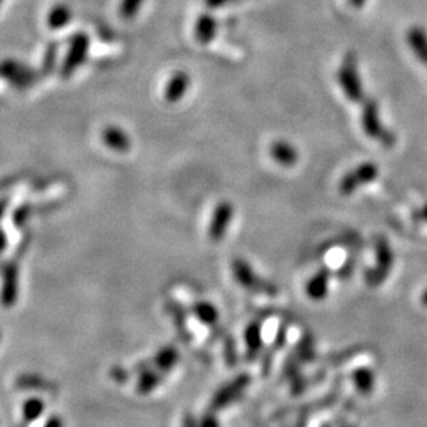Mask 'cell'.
Segmentation results:
<instances>
[{"instance_id":"5","label":"cell","mask_w":427,"mask_h":427,"mask_svg":"<svg viewBox=\"0 0 427 427\" xmlns=\"http://www.w3.org/2000/svg\"><path fill=\"white\" fill-rule=\"evenodd\" d=\"M380 173L379 166L373 161H365L354 170L342 175L339 182V192L342 196H352L361 187L375 182Z\"/></svg>"},{"instance_id":"13","label":"cell","mask_w":427,"mask_h":427,"mask_svg":"<svg viewBox=\"0 0 427 427\" xmlns=\"http://www.w3.org/2000/svg\"><path fill=\"white\" fill-rule=\"evenodd\" d=\"M332 272L328 266H322L308 282L305 286L307 296L314 301H322L328 296L329 282Z\"/></svg>"},{"instance_id":"3","label":"cell","mask_w":427,"mask_h":427,"mask_svg":"<svg viewBox=\"0 0 427 427\" xmlns=\"http://www.w3.org/2000/svg\"><path fill=\"white\" fill-rule=\"evenodd\" d=\"M375 265L365 272V282L371 287H378L385 283L395 262L392 247L383 235L375 237Z\"/></svg>"},{"instance_id":"1","label":"cell","mask_w":427,"mask_h":427,"mask_svg":"<svg viewBox=\"0 0 427 427\" xmlns=\"http://www.w3.org/2000/svg\"><path fill=\"white\" fill-rule=\"evenodd\" d=\"M362 129L368 137L379 142L385 149H392L397 143V135L385 127L380 118V107L375 97H366L362 101L361 113Z\"/></svg>"},{"instance_id":"19","label":"cell","mask_w":427,"mask_h":427,"mask_svg":"<svg viewBox=\"0 0 427 427\" xmlns=\"http://www.w3.org/2000/svg\"><path fill=\"white\" fill-rule=\"evenodd\" d=\"M245 342L247 348V359L254 361L258 352L262 348V336H261V323L252 322L245 332Z\"/></svg>"},{"instance_id":"20","label":"cell","mask_w":427,"mask_h":427,"mask_svg":"<svg viewBox=\"0 0 427 427\" xmlns=\"http://www.w3.org/2000/svg\"><path fill=\"white\" fill-rule=\"evenodd\" d=\"M192 314L203 325H207V326H215L218 322V318H219L216 307L209 301H196L192 305Z\"/></svg>"},{"instance_id":"34","label":"cell","mask_w":427,"mask_h":427,"mask_svg":"<svg viewBox=\"0 0 427 427\" xmlns=\"http://www.w3.org/2000/svg\"><path fill=\"white\" fill-rule=\"evenodd\" d=\"M225 358H226V361L230 364V365H233L235 364V361H236V351H235V345H233V342H229L226 344V349H225Z\"/></svg>"},{"instance_id":"22","label":"cell","mask_w":427,"mask_h":427,"mask_svg":"<svg viewBox=\"0 0 427 427\" xmlns=\"http://www.w3.org/2000/svg\"><path fill=\"white\" fill-rule=\"evenodd\" d=\"M161 380H163L161 373H159L156 371H151V369H144L143 373L140 375L137 385H136L137 392L139 394H149L161 383Z\"/></svg>"},{"instance_id":"23","label":"cell","mask_w":427,"mask_h":427,"mask_svg":"<svg viewBox=\"0 0 427 427\" xmlns=\"http://www.w3.org/2000/svg\"><path fill=\"white\" fill-rule=\"evenodd\" d=\"M166 309L171 315V318L173 319V322H175V325H176L180 336L189 335L187 329H186V312H185V309L178 302H175V301H168L167 305H166Z\"/></svg>"},{"instance_id":"21","label":"cell","mask_w":427,"mask_h":427,"mask_svg":"<svg viewBox=\"0 0 427 427\" xmlns=\"http://www.w3.org/2000/svg\"><path fill=\"white\" fill-rule=\"evenodd\" d=\"M179 361V352L175 347H163L154 357V364L160 372H170Z\"/></svg>"},{"instance_id":"4","label":"cell","mask_w":427,"mask_h":427,"mask_svg":"<svg viewBox=\"0 0 427 427\" xmlns=\"http://www.w3.org/2000/svg\"><path fill=\"white\" fill-rule=\"evenodd\" d=\"M232 273L235 280L243 289L252 293L265 295L271 297H275L278 295V287L272 282H268L266 279L256 275L253 266L245 258H235L232 261Z\"/></svg>"},{"instance_id":"7","label":"cell","mask_w":427,"mask_h":427,"mask_svg":"<svg viewBox=\"0 0 427 427\" xmlns=\"http://www.w3.org/2000/svg\"><path fill=\"white\" fill-rule=\"evenodd\" d=\"M0 78L17 89H27L38 81V73L16 60L7 58L0 61Z\"/></svg>"},{"instance_id":"45","label":"cell","mask_w":427,"mask_h":427,"mask_svg":"<svg viewBox=\"0 0 427 427\" xmlns=\"http://www.w3.org/2000/svg\"><path fill=\"white\" fill-rule=\"evenodd\" d=\"M348 427H352V426H348Z\"/></svg>"},{"instance_id":"44","label":"cell","mask_w":427,"mask_h":427,"mask_svg":"<svg viewBox=\"0 0 427 427\" xmlns=\"http://www.w3.org/2000/svg\"><path fill=\"white\" fill-rule=\"evenodd\" d=\"M1 3H3V0H0V6H1Z\"/></svg>"},{"instance_id":"39","label":"cell","mask_w":427,"mask_h":427,"mask_svg":"<svg viewBox=\"0 0 427 427\" xmlns=\"http://www.w3.org/2000/svg\"><path fill=\"white\" fill-rule=\"evenodd\" d=\"M6 247H7V236H6V233L0 229V254L6 250Z\"/></svg>"},{"instance_id":"27","label":"cell","mask_w":427,"mask_h":427,"mask_svg":"<svg viewBox=\"0 0 427 427\" xmlns=\"http://www.w3.org/2000/svg\"><path fill=\"white\" fill-rule=\"evenodd\" d=\"M16 385L18 388H23V390H46L49 387L47 382L43 378L38 375H30V373L21 375L17 379Z\"/></svg>"},{"instance_id":"17","label":"cell","mask_w":427,"mask_h":427,"mask_svg":"<svg viewBox=\"0 0 427 427\" xmlns=\"http://www.w3.org/2000/svg\"><path fill=\"white\" fill-rule=\"evenodd\" d=\"M352 382L355 385V388L359 394L362 395H371L373 388H375V372L371 368H358L352 372Z\"/></svg>"},{"instance_id":"16","label":"cell","mask_w":427,"mask_h":427,"mask_svg":"<svg viewBox=\"0 0 427 427\" xmlns=\"http://www.w3.org/2000/svg\"><path fill=\"white\" fill-rule=\"evenodd\" d=\"M407 41L414 51V54L418 57L419 61H422L427 66V32L421 27H412L407 34Z\"/></svg>"},{"instance_id":"37","label":"cell","mask_w":427,"mask_h":427,"mask_svg":"<svg viewBox=\"0 0 427 427\" xmlns=\"http://www.w3.org/2000/svg\"><path fill=\"white\" fill-rule=\"evenodd\" d=\"M182 427H199V422L196 421V418L190 414H186L182 422Z\"/></svg>"},{"instance_id":"26","label":"cell","mask_w":427,"mask_h":427,"mask_svg":"<svg viewBox=\"0 0 427 427\" xmlns=\"http://www.w3.org/2000/svg\"><path fill=\"white\" fill-rule=\"evenodd\" d=\"M57 56H58V44L56 42L49 43L44 51L42 61L43 75H50L57 66Z\"/></svg>"},{"instance_id":"31","label":"cell","mask_w":427,"mask_h":427,"mask_svg":"<svg viewBox=\"0 0 427 427\" xmlns=\"http://www.w3.org/2000/svg\"><path fill=\"white\" fill-rule=\"evenodd\" d=\"M305 387H307V379H305V378H302V376L297 375L296 378L292 379V392H293L295 395L301 394V392L305 390Z\"/></svg>"},{"instance_id":"18","label":"cell","mask_w":427,"mask_h":427,"mask_svg":"<svg viewBox=\"0 0 427 427\" xmlns=\"http://www.w3.org/2000/svg\"><path fill=\"white\" fill-rule=\"evenodd\" d=\"M73 18V11L67 4H56L47 14V27L50 30H61L68 25Z\"/></svg>"},{"instance_id":"33","label":"cell","mask_w":427,"mask_h":427,"mask_svg":"<svg viewBox=\"0 0 427 427\" xmlns=\"http://www.w3.org/2000/svg\"><path fill=\"white\" fill-rule=\"evenodd\" d=\"M286 326H280L279 328V330H278V335H276V338H275V342H273V345H275V348H280V347H283L285 345V342H286Z\"/></svg>"},{"instance_id":"11","label":"cell","mask_w":427,"mask_h":427,"mask_svg":"<svg viewBox=\"0 0 427 427\" xmlns=\"http://www.w3.org/2000/svg\"><path fill=\"white\" fill-rule=\"evenodd\" d=\"M269 154L275 163L282 167L290 168L297 166L299 161V149L285 139H278L271 143Z\"/></svg>"},{"instance_id":"30","label":"cell","mask_w":427,"mask_h":427,"mask_svg":"<svg viewBox=\"0 0 427 427\" xmlns=\"http://www.w3.org/2000/svg\"><path fill=\"white\" fill-rule=\"evenodd\" d=\"M199 427H219V421L215 415V411L210 409L209 412H206L199 421Z\"/></svg>"},{"instance_id":"10","label":"cell","mask_w":427,"mask_h":427,"mask_svg":"<svg viewBox=\"0 0 427 427\" xmlns=\"http://www.w3.org/2000/svg\"><path fill=\"white\" fill-rule=\"evenodd\" d=\"M18 299V265L7 262L1 271L0 304L4 308H11Z\"/></svg>"},{"instance_id":"40","label":"cell","mask_w":427,"mask_h":427,"mask_svg":"<svg viewBox=\"0 0 427 427\" xmlns=\"http://www.w3.org/2000/svg\"><path fill=\"white\" fill-rule=\"evenodd\" d=\"M7 207H8V200L7 199H1L0 200V219L3 218V215L7 211Z\"/></svg>"},{"instance_id":"24","label":"cell","mask_w":427,"mask_h":427,"mask_svg":"<svg viewBox=\"0 0 427 427\" xmlns=\"http://www.w3.org/2000/svg\"><path fill=\"white\" fill-rule=\"evenodd\" d=\"M299 362H311L315 358V349H314V339L311 336H304L299 344L296 345V349L292 352Z\"/></svg>"},{"instance_id":"15","label":"cell","mask_w":427,"mask_h":427,"mask_svg":"<svg viewBox=\"0 0 427 427\" xmlns=\"http://www.w3.org/2000/svg\"><path fill=\"white\" fill-rule=\"evenodd\" d=\"M218 32V21L213 14L204 13L202 14L194 25V38L202 44H209L213 42Z\"/></svg>"},{"instance_id":"43","label":"cell","mask_w":427,"mask_h":427,"mask_svg":"<svg viewBox=\"0 0 427 427\" xmlns=\"http://www.w3.org/2000/svg\"><path fill=\"white\" fill-rule=\"evenodd\" d=\"M232 1H233V3H236V1H239V0H232Z\"/></svg>"},{"instance_id":"12","label":"cell","mask_w":427,"mask_h":427,"mask_svg":"<svg viewBox=\"0 0 427 427\" xmlns=\"http://www.w3.org/2000/svg\"><path fill=\"white\" fill-rule=\"evenodd\" d=\"M190 85H192V77L187 71L185 70L175 71L166 85L164 90L166 100L172 104L180 101L186 96Z\"/></svg>"},{"instance_id":"36","label":"cell","mask_w":427,"mask_h":427,"mask_svg":"<svg viewBox=\"0 0 427 427\" xmlns=\"http://www.w3.org/2000/svg\"><path fill=\"white\" fill-rule=\"evenodd\" d=\"M233 3L232 0H204V4L210 8H219V7H223V6H228Z\"/></svg>"},{"instance_id":"2","label":"cell","mask_w":427,"mask_h":427,"mask_svg":"<svg viewBox=\"0 0 427 427\" xmlns=\"http://www.w3.org/2000/svg\"><path fill=\"white\" fill-rule=\"evenodd\" d=\"M338 84L342 87L344 96L357 104H362L366 99L362 78L358 67V57L354 51H347L342 57V64L336 74Z\"/></svg>"},{"instance_id":"6","label":"cell","mask_w":427,"mask_h":427,"mask_svg":"<svg viewBox=\"0 0 427 427\" xmlns=\"http://www.w3.org/2000/svg\"><path fill=\"white\" fill-rule=\"evenodd\" d=\"M89 47H90V41L85 32H77L75 35H73V38L70 39L68 51L60 68L63 78L71 77L85 63Z\"/></svg>"},{"instance_id":"29","label":"cell","mask_w":427,"mask_h":427,"mask_svg":"<svg viewBox=\"0 0 427 427\" xmlns=\"http://www.w3.org/2000/svg\"><path fill=\"white\" fill-rule=\"evenodd\" d=\"M31 215H32V207L30 204H23V206L17 207L16 211L13 213L14 226H17V228L24 226L28 222V219L31 218Z\"/></svg>"},{"instance_id":"41","label":"cell","mask_w":427,"mask_h":427,"mask_svg":"<svg viewBox=\"0 0 427 427\" xmlns=\"http://www.w3.org/2000/svg\"><path fill=\"white\" fill-rule=\"evenodd\" d=\"M349 1V4L352 6V7H355V8H361L364 4H365V1L366 0H348Z\"/></svg>"},{"instance_id":"9","label":"cell","mask_w":427,"mask_h":427,"mask_svg":"<svg viewBox=\"0 0 427 427\" xmlns=\"http://www.w3.org/2000/svg\"><path fill=\"white\" fill-rule=\"evenodd\" d=\"M250 383H252L250 375L240 373L232 382H229L228 385H222L214 394L211 404H210V409L216 412L219 409H223L225 407H229L230 404H233L243 394V391L249 387Z\"/></svg>"},{"instance_id":"14","label":"cell","mask_w":427,"mask_h":427,"mask_svg":"<svg viewBox=\"0 0 427 427\" xmlns=\"http://www.w3.org/2000/svg\"><path fill=\"white\" fill-rule=\"evenodd\" d=\"M101 140L110 150L117 153H128L132 149L130 136L120 127H107L101 132Z\"/></svg>"},{"instance_id":"42","label":"cell","mask_w":427,"mask_h":427,"mask_svg":"<svg viewBox=\"0 0 427 427\" xmlns=\"http://www.w3.org/2000/svg\"><path fill=\"white\" fill-rule=\"evenodd\" d=\"M421 302H422V305L427 307V289L422 293V296H421Z\"/></svg>"},{"instance_id":"28","label":"cell","mask_w":427,"mask_h":427,"mask_svg":"<svg viewBox=\"0 0 427 427\" xmlns=\"http://www.w3.org/2000/svg\"><path fill=\"white\" fill-rule=\"evenodd\" d=\"M143 3H144V0H121L120 16L124 20L135 18L139 14Z\"/></svg>"},{"instance_id":"38","label":"cell","mask_w":427,"mask_h":427,"mask_svg":"<svg viewBox=\"0 0 427 427\" xmlns=\"http://www.w3.org/2000/svg\"><path fill=\"white\" fill-rule=\"evenodd\" d=\"M43 427H64L63 419L58 416H50Z\"/></svg>"},{"instance_id":"35","label":"cell","mask_w":427,"mask_h":427,"mask_svg":"<svg viewBox=\"0 0 427 427\" xmlns=\"http://www.w3.org/2000/svg\"><path fill=\"white\" fill-rule=\"evenodd\" d=\"M412 218L416 222H426L427 223V203L423 207H421L419 210H416L415 213L412 214Z\"/></svg>"},{"instance_id":"8","label":"cell","mask_w":427,"mask_h":427,"mask_svg":"<svg viewBox=\"0 0 427 427\" xmlns=\"http://www.w3.org/2000/svg\"><path fill=\"white\" fill-rule=\"evenodd\" d=\"M235 216V206L229 200H221L214 207L213 215L209 225V237L214 243H219L225 239L230 223Z\"/></svg>"},{"instance_id":"25","label":"cell","mask_w":427,"mask_h":427,"mask_svg":"<svg viewBox=\"0 0 427 427\" xmlns=\"http://www.w3.org/2000/svg\"><path fill=\"white\" fill-rule=\"evenodd\" d=\"M44 404L39 398H30L23 405V418L27 422H34L42 416Z\"/></svg>"},{"instance_id":"32","label":"cell","mask_w":427,"mask_h":427,"mask_svg":"<svg viewBox=\"0 0 427 427\" xmlns=\"http://www.w3.org/2000/svg\"><path fill=\"white\" fill-rule=\"evenodd\" d=\"M111 376L114 378V380H117V382H120V383H123V382L128 380V373H127V371H125V369H123V368H120V366L113 368V371H111Z\"/></svg>"}]
</instances>
